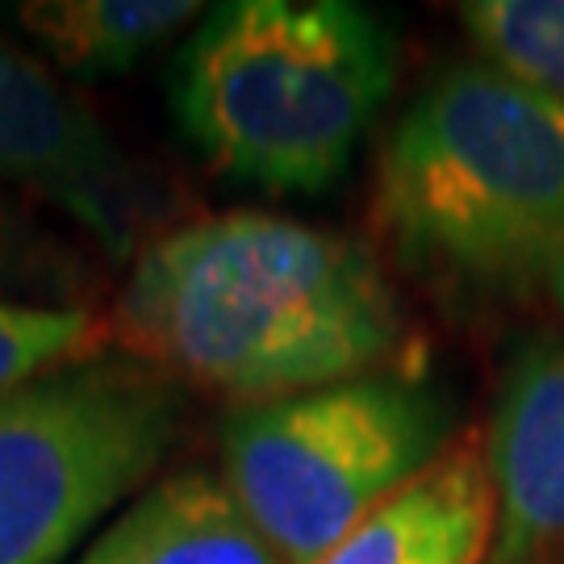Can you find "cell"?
<instances>
[{
    "mask_svg": "<svg viewBox=\"0 0 564 564\" xmlns=\"http://www.w3.org/2000/svg\"><path fill=\"white\" fill-rule=\"evenodd\" d=\"M109 339L167 381L260 405L389 372L405 323L368 247L239 209L147 242Z\"/></svg>",
    "mask_w": 564,
    "mask_h": 564,
    "instance_id": "1",
    "label": "cell"
},
{
    "mask_svg": "<svg viewBox=\"0 0 564 564\" xmlns=\"http://www.w3.org/2000/svg\"><path fill=\"white\" fill-rule=\"evenodd\" d=\"M393 88V39L347 0H230L176 55L172 109L202 160L272 197L326 193Z\"/></svg>",
    "mask_w": 564,
    "mask_h": 564,
    "instance_id": "2",
    "label": "cell"
},
{
    "mask_svg": "<svg viewBox=\"0 0 564 564\" xmlns=\"http://www.w3.org/2000/svg\"><path fill=\"white\" fill-rule=\"evenodd\" d=\"M377 218L447 281L544 276L564 251V105L489 63L440 76L384 142Z\"/></svg>",
    "mask_w": 564,
    "mask_h": 564,
    "instance_id": "3",
    "label": "cell"
},
{
    "mask_svg": "<svg viewBox=\"0 0 564 564\" xmlns=\"http://www.w3.org/2000/svg\"><path fill=\"white\" fill-rule=\"evenodd\" d=\"M447 426L444 398L402 372L239 405L223 423V485L284 564H318L444 456Z\"/></svg>",
    "mask_w": 564,
    "mask_h": 564,
    "instance_id": "4",
    "label": "cell"
},
{
    "mask_svg": "<svg viewBox=\"0 0 564 564\" xmlns=\"http://www.w3.org/2000/svg\"><path fill=\"white\" fill-rule=\"evenodd\" d=\"M181 431V393L130 360H80L0 398V564H59Z\"/></svg>",
    "mask_w": 564,
    "mask_h": 564,
    "instance_id": "5",
    "label": "cell"
},
{
    "mask_svg": "<svg viewBox=\"0 0 564 564\" xmlns=\"http://www.w3.org/2000/svg\"><path fill=\"white\" fill-rule=\"evenodd\" d=\"M0 181L55 205L113 260L155 239L167 197L105 121L9 39H0Z\"/></svg>",
    "mask_w": 564,
    "mask_h": 564,
    "instance_id": "6",
    "label": "cell"
},
{
    "mask_svg": "<svg viewBox=\"0 0 564 564\" xmlns=\"http://www.w3.org/2000/svg\"><path fill=\"white\" fill-rule=\"evenodd\" d=\"M489 564H564V347L510 368L489 426Z\"/></svg>",
    "mask_w": 564,
    "mask_h": 564,
    "instance_id": "7",
    "label": "cell"
},
{
    "mask_svg": "<svg viewBox=\"0 0 564 564\" xmlns=\"http://www.w3.org/2000/svg\"><path fill=\"white\" fill-rule=\"evenodd\" d=\"M494 544V481L485 447H447L377 506L318 564H481Z\"/></svg>",
    "mask_w": 564,
    "mask_h": 564,
    "instance_id": "8",
    "label": "cell"
},
{
    "mask_svg": "<svg viewBox=\"0 0 564 564\" xmlns=\"http://www.w3.org/2000/svg\"><path fill=\"white\" fill-rule=\"evenodd\" d=\"M76 564H284L223 477L181 473L147 489Z\"/></svg>",
    "mask_w": 564,
    "mask_h": 564,
    "instance_id": "9",
    "label": "cell"
},
{
    "mask_svg": "<svg viewBox=\"0 0 564 564\" xmlns=\"http://www.w3.org/2000/svg\"><path fill=\"white\" fill-rule=\"evenodd\" d=\"M51 59L80 76H118L205 18L193 0H25L13 9Z\"/></svg>",
    "mask_w": 564,
    "mask_h": 564,
    "instance_id": "10",
    "label": "cell"
},
{
    "mask_svg": "<svg viewBox=\"0 0 564 564\" xmlns=\"http://www.w3.org/2000/svg\"><path fill=\"white\" fill-rule=\"evenodd\" d=\"M460 21L489 67L564 105V0H473Z\"/></svg>",
    "mask_w": 564,
    "mask_h": 564,
    "instance_id": "11",
    "label": "cell"
},
{
    "mask_svg": "<svg viewBox=\"0 0 564 564\" xmlns=\"http://www.w3.org/2000/svg\"><path fill=\"white\" fill-rule=\"evenodd\" d=\"M101 339H109V330L88 310L0 302V398L55 368H67Z\"/></svg>",
    "mask_w": 564,
    "mask_h": 564,
    "instance_id": "12",
    "label": "cell"
},
{
    "mask_svg": "<svg viewBox=\"0 0 564 564\" xmlns=\"http://www.w3.org/2000/svg\"><path fill=\"white\" fill-rule=\"evenodd\" d=\"M544 284H547V293H552V302L561 305V314H564V251L552 263H547Z\"/></svg>",
    "mask_w": 564,
    "mask_h": 564,
    "instance_id": "13",
    "label": "cell"
},
{
    "mask_svg": "<svg viewBox=\"0 0 564 564\" xmlns=\"http://www.w3.org/2000/svg\"><path fill=\"white\" fill-rule=\"evenodd\" d=\"M0 256H4V235H0Z\"/></svg>",
    "mask_w": 564,
    "mask_h": 564,
    "instance_id": "14",
    "label": "cell"
}]
</instances>
